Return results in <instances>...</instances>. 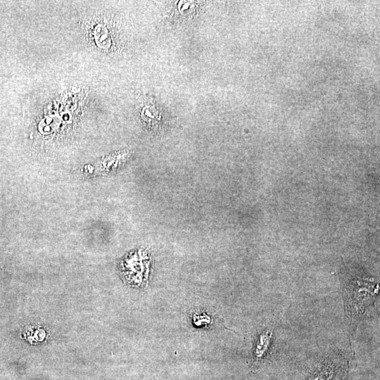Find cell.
I'll list each match as a JSON object with an SVG mask.
<instances>
[{"mask_svg":"<svg viewBox=\"0 0 380 380\" xmlns=\"http://www.w3.org/2000/svg\"><path fill=\"white\" fill-rule=\"evenodd\" d=\"M275 324L270 323L257 336L253 348V359L256 364L260 363L270 352L274 337Z\"/></svg>","mask_w":380,"mask_h":380,"instance_id":"cell-2","label":"cell"},{"mask_svg":"<svg viewBox=\"0 0 380 380\" xmlns=\"http://www.w3.org/2000/svg\"><path fill=\"white\" fill-rule=\"evenodd\" d=\"M341 289L344 320L350 348L357 328L367 311L374 305L379 296V281L361 272H342Z\"/></svg>","mask_w":380,"mask_h":380,"instance_id":"cell-1","label":"cell"}]
</instances>
